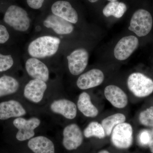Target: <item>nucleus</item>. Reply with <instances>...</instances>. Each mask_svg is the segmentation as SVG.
I'll return each mask as SVG.
<instances>
[{"label": "nucleus", "mask_w": 153, "mask_h": 153, "mask_svg": "<svg viewBox=\"0 0 153 153\" xmlns=\"http://www.w3.org/2000/svg\"><path fill=\"white\" fill-rule=\"evenodd\" d=\"M27 1L30 7L36 10L41 8L43 5L44 0H27Z\"/></svg>", "instance_id": "28"}, {"label": "nucleus", "mask_w": 153, "mask_h": 153, "mask_svg": "<svg viewBox=\"0 0 153 153\" xmlns=\"http://www.w3.org/2000/svg\"><path fill=\"white\" fill-rule=\"evenodd\" d=\"M126 117L121 113L115 114L104 119L101 122V125L104 129L105 135L109 136L114 128L117 125L125 122Z\"/></svg>", "instance_id": "21"}, {"label": "nucleus", "mask_w": 153, "mask_h": 153, "mask_svg": "<svg viewBox=\"0 0 153 153\" xmlns=\"http://www.w3.org/2000/svg\"><path fill=\"white\" fill-rule=\"evenodd\" d=\"M140 123L147 127H153V106L142 111L139 116Z\"/></svg>", "instance_id": "24"}, {"label": "nucleus", "mask_w": 153, "mask_h": 153, "mask_svg": "<svg viewBox=\"0 0 153 153\" xmlns=\"http://www.w3.org/2000/svg\"><path fill=\"white\" fill-rule=\"evenodd\" d=\"M29 148L35 153H55V146L51 140L44 136L35 137L28 142Z\"/></svg>", "instance_id": "18"}, {"label": "nucleus", "mask_w": 153, "mask_h": 153, "mask_svg": "<svg viewBox=\"0 0 153 153\" xmlns=\"http://www.w3.org/2000/svg\"><path fill=\"white\" fill-rule=\"evenodd\" d=\"M83 134L84 136L87 138L96 137L101 139L106 136L101 124L95 121L91 122L88 124L84 129Z\"/></svg>", "instance_id": "23"}, {"label": "nucleus", "mask_w": 153, "mask_h": 153, "mask_svg": "<svg viewBox=\"0 0 153 153\" xmlns=\"http://www.w3.org/2000/svg\"><path fill=\"white\" fill-rule=\"evenodd\" d=\"M63 146L68 150L76 149L83 141L82 131L76 124H71L66 126L63 130Z\"/></svg>", "instance_id": "9"}, {"label": "nucleus", "mask_w": 153, "mask_h": 153, "mask_svg": "<svg viewBox=\"0 0 153 153\" xmlns=\"http://www.w3.org/2000/svg\"><path fill=\"white\" fill-rule=\"evenodd\" d=\"M26 69L28 74L34 79L48 81L49 71L47 66L37 58H30L26 61Z\"/></svg>", "instance_id": "12"}, {"label": "nucleus", "mask_w": 153, "mask_h": 153, "mask_svg": "<svg viewBox=\"0 0 153 153\" xmlns=\"http://www.w3.org/2000/svg\"><path fill=\"white\" fill-rule=\"evenodd\" d=\"M47 88V85L45 82L34 79L30 80L25 86L24 96L28 100L38 103L43 99Z\"/></svg>", "instance_id": "11"}, {"label": "nucleus", "mask_w": 153, "mask_h": 153, "mask_svg": "<svg viewBox=\"0 0 153 153\" xmlns=\"http://www.w3.org/2000/svg\"><path fill=\"white\" fill-rule=\"evenodd\" d=\"M126 10V6L124 3L116 1L108 3L105 6L102 12L106 17L113 16L119 19L123 16Z\"/></svg>", "instance_id": "22"}, {"label": "nucleus", "mask_w": 153, "mask_h": 153, "mask_svg": "<svg viewBox=\"0 0 153 153\" xmlns=\"http://www.w3.org/2000/svg\"><path fill=\"white\" fill-rule=\"evenodd\" d=\"M104 79V75L102 71L98 69H92L79 76L76 85L82 90L89 89L100 85Z\"/></svg>", "instance_id": "10"}, {"label": "nucleus", "mask_w": 153, "mask_h": 153, "mask_svg": "<svg viewBox=\"0 0 153 153\" xmlns=\"http://www.w3.org/2000/svg\"><path fill=\"white\" fill-rule=\"evenodd\" d=\"M53 112L63 116L68 119L72 120L76 117L77 109L73 102L66 99H60L53 102L50 105Z\"/></svg>", "instance_id": "17"}, {"label": "nucleus", "mask_w": 153, "mask_h": 153, "mask_svg": "<svg viewBox=\"0 0 153 153\" xmlns=\"http://www.w3.org/2000/svg\"><path fill=\"white\" fill-rule=\"evenodd\" d=\"M88 1H90V2L94 3L97 1H98V0H88Z\"/></svg>", "instance_id": "31"}, {"label": "nucleus", "mask_w": 153, "mask_h": 153, "mask_svg": "<svg viewBox=\"0 0 153 153\" xmlns=\"http://www.w3.org/2000/svg\"><path fill=\"white\" fill-rule=\"evenodd\" d=\"M108 1L110 2H114L116 1L117 0H108Z\"/></svg>", "instance_id": "32"}, {"label": "nucleus", "mask_w": 153, "mask_h": 153, "mask_svg": "<svg viewBox=\"0 0 153 153\" xmlns=\"http://www.w3.org/2000/svg\"><path fill=\"white\" fill-rule=\"evenodd\" d=\"M13 59L11 55L0 54V72L8 70L13 65Z\"/></svg>", "instance_id": "25"}, {"label": "nucleus", "mask_w": 153, "mask_h": 153, "mask_svg": "<svg viewBox=\"0 0 153 153\" xmlns=\"http://www.w3.org/2000/svg\"><path fill=\"white\" fill-rule=\"evenodd\" d=\"M6 24L20 32H25L30 27V19L24 9L16 5L10 6L4 19Z\"/></svg>", "instance_id": "3"}, {"label": "nucleus", "mask_w": 153, "mask_h": 153, "mask_svg": "<svg viewBox=\"0 0 153 153\" xmlns=\"http://www.w3.org/2000/svg\"><path fill=\"white\" fill-rule=\"evenodd\" d=\"M51 10L54 15L61 17L71 24H76L78 21V14L68 1H57L52 5Z\"/></svg>", "instance_id": "14"}, {"label": "nucleus", "mask_w": 153, "mask_h": 153, "mask_svg": "<svg viewBox=\"0 0 153 153\" xmlns=\"http://www.w3.org/2000/svg\"><path fill=\"white\" fill-rule=\"evenodd\" d=\"M19 84L16 79L7 75L0 77V97L16 92Z\"/></svg>", "instance_id": "20"}, {"label": "nucleus", "mask_w": 153, "mask_h": 153, "mask_svg": "<svg viewBox=\"0 0 153 153\" xmlns=\"http://www.w3.org/2000/svg\"><path fill=\"white\" fill-rule=\"evenodd\" d=\"M77 105L79 111L86 117H95L98 114V109L92 104L90 95L86 92L79 94Z\"/></svg>", "instance_id": "19"}, {"label": "nucleus", "mask_w": 153, "mask_h": 153, "mask_svg": "<svg viewBox=\"0 0 153 153\" xmlns=\"http://www.w3.org/2000/svg\"><path fill=\"white\" fill-rule=\"evenodd\" d=\"M26 111L21 103L14 100L0 103V120H5L11 117H20L26 114Z\"/></svg>", "instance_id": "16"}, {"label": "nucleus", "mask_w": 153, "mask_h": 153, "mask_svg": "<svg viewBox=\"0 0 153 153\" xmlns=\"http://www.w3.org/2000/svg\"><path fill=\"white\" fill-rule=\"evenodd\" d=\"M152 140V135L149 131L144 130L140 133L138 135V141L140 144L142 146L149 145Z\"/></svg>", "instance_id": "26"}, {"label": "nucleus", "mask_w": 153, "mask_h": 153, "mask_svg": "<svg viewBox=\"0 0 153 153\" xmlns=\"http://www.w3.org/2000/svg\"><path fill=\"white\" fill-rule=\"evenodd\" d=\"M152 25V18L149 12L140 9L133 15L128 29L139 37H143L150 32Z\"/></svg>", "instance_id": "4"}, {"label": "nucleus", "mask_w": 153, "mask_h": 153, "mask_svg": "<svg viewBox=\"0 0 153 153\" xmlns=\"http://www.w3.org/2000/svg\"><path fill=\"white\" fill-rule=\"evenodd\" d=\"M59 38L50 36L39 37L32 41L28 47L29 55L36 58H43L55 55L59 48Z\"/></svg>", "instance_id": "1"}, {"label": "nucleus", "mask_w": 153, "mask_h": 153, "mask_svg": "<svg viewBox=\"0 0 153 153\" xmlns=\"http://www.w3.org/2000/svg\"><path fill=\"white\" fill-rule=\"evenodd\" d=\"M105 98L113 106L118 108H124L128 103L127 94L116 85H109L104 89Z\"/></svg>", "instance_id": "13"}, {"label": "nucleus", "mask_w": 153, "mask_h": 153, "mask_svg": "<svg viewBox=\"0 0 153 153\" xmlns=\"http://www.w3.org/2000/svg\"><path fill=\"white\" fill-rule=\"evenodd\" d=\"M10 38V35L7 28L3 25H0V44L6 43Z\"/></svg>", "instance_id": "27"}, {"label": "nucleus", "mask_w": 153, "mask_h": 153, "mask_svg": "<svg viewBox=\"0 0 153 153\" xmlns=\"http://www.w3.org/2000/svg\"><path fill=\"white\" fill-rule=\"evenodd\" d=\"M151 152L153 153V140H152L149 144Z\"/></svg>", "instance_id": "29"}, {"label": "nucleus", "mask_w": 153, "mask_h": 153, "mask_svg": "<svg viewBox=\"0 0 153 153\" xmlns=\"http://www.w3.org/2000/svg\"><path fill=\"white\" fill-rule=\"evenodd\" d=\"M44 25L46 27L52 29L58 35L69 34L74 30V26L71 23L54 14L47 17Z\"/></svg>", "instance_id": "15"}, {"label": "nucleus", "mask_w": 153, "mask_h": 153, "mask_svg": "<svg viewBox=\"0 0 153 153\" xmlns=\"http://www.w3.org/2000/svg\"><path fill=\"white\" fill-rule=\"evenodd\" d=\"M139 40L134 36H126L120 39L114 49V57L119 60L128 59L137 48Z\"/></svg>", "instance_id": "8"}, {"label": "nucleus", "mask_w": 153, "mask_h": 153, "mask_svg": "<svg viewBox=\"0 0 153 153\" xmlns=\"http://www.w3.org/2000/svg\"><path fill=\"white\" fill-rule=\"evenodd\" d=\"M133 128L129 123H123L116 126L111 132L113 145L120 149H127L132 144Z\"/></svg>", "instance_id": "5"}, {"label": "nucleus", "mask_w": 153, "mask_h": 153, "mask_svg": "<svg viewBox=\"0 0 153 153\" xmlns=\"http://www.w3.org/2000/svg\"><path fill=\"white\" fill-rule=\"evenodd\" d=\"M40 123V120L36 117L28 120L22 117L16 119L14 120L13 124L19 129L16 136L17 139L23 141L33 137L35 135L34 130L39 126Z\"/></svg>", "instance_id": "6"}, {"label": "nucleus", "mask_w": 153, "mask_h": 153, "mask_svg": "<svg viewBox=\"0 0 153 153\" xmlns=\"http://www.w3.org/2000/svg\"><path fill=\"white\" fill-rule=\"evenodd\" d=\"M98 153H110L106 150H102L99 152Z\"/></svg>", "instance_id": "30"}, {"label": "nucleus", "mask_w": 153, "mask_h": 153, "mask_svg": "<svg viewBox=\"0 0 153 153\" xmlns=\"http://www.w3.org/2000/svg\"><path fill=\"white\" fill-rule=\"evenodd\" d=\"M67 58L70 73L74 75H79L84 71L87 66L88 53L85 49H77L67 56Z\"/></svg>", "instance_id": "7"}, {"label": "nucleus", "mask_w": 153, "mask_h": 153, "mask_svg": "<svg viewBox=\"0 0 153 153\" xmlns=\"http://www.w3.org/2000/svg\"><path fill=\"white\" fill-rule=\"evenodd\" d=\"M127 85L129 90L138 97H147L153 91V81L144 74L135 72L128 76Z\"/></svg>", "instance_id": "2"}]
</instances>
